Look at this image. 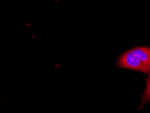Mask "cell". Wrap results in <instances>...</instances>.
<instances>
[{"mask_svg": "<svg viewBox=\"0 0 150 113\" xmlns=\"http://www.w3.org/2000/svg\"><path fill=\"white\" fill-rule=\"evenodd\" d=\"M118 65L120 68L149 73L150 48L137 47L127 51L118 59Z\"/></svg>", "mask_w": 150, "mask_h": 113, "instance_id": "6da1fadb", "label": "cell"}, {"mask_svg": "<svg viewBox=\"0 0 150 113\" xmlns=\"http://www.w3.org/2000/svg\"><path fill=\"white\" fill-rule=\"evenodd\" d=\"M149 101H150V72L148 79H147V85L146 87H145L144 94H143V96L142 97V104H144L148 102Z\"/></svg>", "mask_w": 150, "mask_h": 113, "instance_id": "7a4b0ae2", "label": "cell"}]
</instances>
